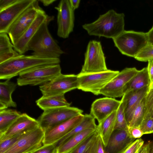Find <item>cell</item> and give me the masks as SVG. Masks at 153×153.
<instances>
[{"label":"cell","mask_w":153,"mask_h":153,"mask_svg":"<svg viewBox=\"0 0 153 153\" xmlns=\"http://www.w3.org/2000/svg\"><path fill=\"white\" fill-rule=\"evenodd\" d=\"M151 117L152 118H153V115H152Z\"/></svg>","instance_id":"50"},{"label":"cell","mask_w":153,"mask_h":153,"mask_svg":"<svg viewBox=\"0 0 153 153\" xmlns=\"http://www.w3.org/2000/svg\"><path fill=\"white\" fill-rule=\"evenodd\" d=\"M18 0H0V11L9 7Z\"/></svg>","instance_id":"40"},{"label":"cell","mask_w":153,"mask_h":153,"mask_svg":"<svg viewBox=\"0 0 153 153\" xmlns=\"http://www.w3.org/2000/svg\"><path fill=\"white\" fill-rule=\"evenodd\" d=\"M53 19V16H48L29 42L28 50L33 51L32 55L42 58H59L64 53L48 30V25Z\"/></svg>","instance_id":"2"},{"label":"cell","mask_w":153,"mask_h":153,"mask_svg":"<svg viewBox=\"0 0 153 153\" xmlns=\"http://www.w3.org/2000/svg\"><path fill=\"white\" fill-rule=\"evenodd\" d=\"M150 83L147 67L139 70L137 73L127 84L124 94L127 92H134L147 86Z\"/></svg>","instance_id":"24"},{"label":"cell","mask_w":153,"mask_h":153,"mask_svg":"<svg viewBox=\"0 0 153 153\" xmlns=\"http://www.w3.org/2000/svg\"><path fill=\"white\" fill-rule=\"evenodd\" d=\"M48 16L43 9L41 10L33 22L13 45L14 49L19 54L22 55L28 51L29 42Z\"/></svg>","instance_id":"17"},{"label":"cell","mask_w":153,"mask_h":153,"mask_svg":"<svg viewBox=\"0 0 153 153\" xmlns=\"http://www.w3.org/2000/svg\"><path fill=\"white\" fill-rule=\"evenodd\" d=\"M149 86H146L133 92H126L122 96L121 101L128 126L135 108L146 96L149 90Z\"/></svg>","instance_id":"20"},{"label":"cell","mask_w":153,"mask_h":153,"mask_svg":"<svg viewBox=\"0 0 153 153\" xmlns=\"http://www.w3.org/2000/svg\"><path fill=\"white\" fill-rule=\"evenodd\" d=\"M36 102L37 106L43 111L70 106L71 104L66 101L64 95L42 96Z\"/></svg>","instance_id":"25"},{"label":"cell","mask_w":153,"mask_h":153,"mask_svg":"<svg viewBox=\"0 0 153 153\" xmlns=\"http://www.w3.org/2000/svg\"><path fill=\"white\" fill-rule=\"evenodd\" d=\"M59 64L39 66L21 73L17 79L20 86L36 85L45 84L61 74Z\"/></svg>","instance_id":"5"},{"label":"cell","mask_w":153,"mask_h":153,"mask_svg":"<svg viewBox=\"0 0 153 153\" xmlns=\"http://www.w3.org/2000/svg\"><path fill=\"white\" fill-rule=\"evenodd\" d=\"M59 58H42L33 55H20L0 64V79H10L36 67L59 64Z\"/></svg>","instance_id":"3"},{"label":"cell","mask_w":153,"mask_h":153,"mask_svg":"<svg viewBox=\"0 0 153 153\" xmlns=\"http://www.w3.org/2000/svg\"><path fill=\"white\" fill-rule=\"evenodd\" d=\"M123 54L134 57L149 42L147 33L125 30L113 39Z\"/></svg>","instance_id":"4"},{"label":"cell","mask_w":153,"mask_h":153,"mask_svg":"<svg viewBox=\"0 0 153 153\" xmlns=\"http://www.w3.org/2000/svg\"><path fill=\"white\" fill-rule=\"evenodd\" d=\"M96 129H88L71 137L58 146L56 153H69L89 136L95 133Z\"/></svg>","instance_id":"22"},{"label":"cell","mask_w":153,"mask_h":153,"mask_svg":"<svg viewBox=\"0 0 153 153\" xmlns=\"http://www.w3.org/2000/svg\"><path fill=\"white\" fill-rule=\"evenodd\" d=\"M124 17V13L110 10L94 22L84 24L82 27L89 35L113 39L125 30Z\"/></svg>","instance_id":"1"},{"label":"cell","mask_w":153,"mask_h":153,"mask_svg":"<svg viewBox=\"0 0 153 153\" xmlns=\"http://www.w3.org/2000/svg\"><path fill=\"white\" fill-rule=\"evenodd\" d=\"M97 134L96 131L95 133L86 138L69 153H83L91 144Z\"/></svg>","instance_id":"33"},{"label":"cell","mask_w":153,"mask_h":153,"mask_svg":"<svg viewBox=\"0 0 153 153\" xmlns=\"http://www.w3.org/2000/svg\"><path fill=\"white\" fill-rule=\"evenodd\" d=\"M55 8L58 12L57 35L61 38H67L73 30L74 11L71 7L69 0H61Z\"/></svg>","instance_id":"13"},{"label":"cell","mask_w":153,"mask_h":153,"mask_svg":"<svg viewBox=\"0 0 153 153\" xmlns=\"http://www.w3.org/2000/svg\"><path fill=\"white\" fill-rule=\"evenodd\" d=\"M95 119L90 114L84 115L82 121L70 132L57 143V146L71 137L88 129L97 128Z\"/></svg>","instance_id":"27"},{"label":"cell","mask_w":153,"mask_h":153,"mask_svg":"<svg viewBox=\"0 0 153 153\" xmlns=\"http://www.w3.org/2000/svg\"><path fill=\"white\" fill-rule=\"evenodd\" d=\"M69 1L71 8L74 11L78 7L80 0H69Z\"/></svg>","instance_id":"43"},{"label":"cell","mask_w":153,"mask_h":153,"mask_svg":"<svg viewBox=\"0 0 153 153\" xmlns=\"http://www.w3.org/2000/svg\"><path fill=\"white\" fill-rule=\"evenodd\" d=\"M116 114L117 111H114L97 125L96 131L101 138L104 147L107 145L114 130Z\"/></svg>","instance_id":"23"},{"label":"cell","mask_w":153,"mask_h":153,"mask_svg":"<svg viewBox=\"0 0 153 153\" xmlns=\"http://www.w3.org/2000/svg\"><path fill=\"white\" fill-rule=\"evenodd\" d=\"M153 115V88L148 91L145 97V105L143 120Z\"/></svg>","instance_id":"32"},{"label":"cell","mask_w":153,"mask_h":153,"mask_svg":"<svg viewBox=\"0 0 153 153\" xmlns=\"http://www.w3.org/2000/svg\"><path fill=\"white\" fill-rule=\"evenodd\" d=\"M83 110L70 106L44 111L37 120L44 131L73 117L82 114Z\"/></svg>","instance_id":"7"},{"label":"cell","mask_w":153,"mask_h":153,"mask_svg":"<svg viewBox=\"0 0 153 153\" xmlns=\"http://www.w3.org/2000/svg\"><path fill=\"white\" fill-rule=\"evenodd\" d=\"M147 33L149 43L153 45V26Z\"/></svg>","instance_id":"44"},{"label":"cell","mask_w":153,"mask_h":153,"mask_svg":"<svg viewBox=\"0 0 153 153\" xmlns=\"http://www.w3.org/2000/svg\"><path fill=\"white\" fill-rule=\"evenodd\" d=\"M144 144V141L142 138L135 139L123 153H139Z\"/></svg>","instance_id":"36"},{"label":"cell","mask_w":153,"mask_h":153,"mask_svg":"<svg viewBox=\"0 0 153 153\" xmlns=\"http://www.w3.org/2000/svg\"><path fill=\"white\" fill-rule=\"evenodd\" d=\"M90 153H105L102 141L97 132L91 144Z\"/></svg>","instance_id":"34"},{"label":"cell","mask_w":153,"mask_h":153,"mask_svg":"<svg viewBox=\"0 0 153 153\" xmlns=\"http://www.w3.org/2000/svg\"><path fill=\"white\" fill-rule=\"evenodd\" d=\"M121 103V100L110 97L98 99L92 103L90 114L99 123L113 112L117 111Z\"/></svg>","instance_id":"16"},{"label":"cell","mask_w":153,"mask_h":153,"mask_svg":"<svg viewBox=\"0 0 153 153\" xmlns=\"http://www.w3.org/2000/svg\"><path fill=\"white\" fill-rule=\"evenodd\" d=\"M17 84L7 79L0 83V111L6 109L9 107L16 108L17 104L13 101L12 94L16 88Z\"/></svg>","instance_id":"21"},{"label":"cell","mask_w":153,"mask_h":153,"mask_svg":"<svg viewBox=\"0 0 153 153\" xmlns=\"http://www.w3.org/2000/svg\"><path fill=\"white\" fill-rule=\"evenodd\" d=\"M77 75L63 74L62 73L49 82L41 85L39 88L42 96L64 95L69 91L77 88Z\"/></svg>","instance_id":"9"},{"label":"cell","mask_w":153,"mask_h":153,"mask_svg":"<svg viewBox=\"0 0 153 153\" xmlns=\"http://www.w3.org/2000/svg\"><path fill=\"white\" fill-rule=\"evenodd\" d=\"M36 0H18L9 7L0 11V33H7L16 20Z\"/></svg>","instance_id":"14"},{"label":"cell","mask_w":153,"mask_h":153,"mask_svg":"<svg viewBox=\"0 0 153 153\" xmlns=\"http://www.w3.org/2000/svg\"><path fill=\"white\" fill-rule=\"evenodd\" d=\"M7 34L0 33V64L20 55L13 49V45Z\"/></svg>","instance_id":"26"},{"label":"cell","mask_w":153,"mask_h":153,"mask_svg":"<svg viewBox=\"0 0 153 153\" xmlns=\"http://www.w3.org/2000/svg\"><path fill=\"white\" fill-rule=\"evenodd\" d=\"M145 105V97L141 101L135 108L128 125L129 129L134 127L139 128L143 120Z\"/></svg>","instance_id":"29"},{"label":"cell","mask_w":153,"mask_h":153,"mask_svg":"<svg viewBox=\"0 0 153 153\" xmlns=\"http://www.w3.org/2000/svg\"><path fill=\"white\" fill-rule=\"evenodd\" d=\"M138 71L134 67L124 68L100 91V94L114 98L122 97L127 84Z\"/></svg>","instance_id":"11"},{"label":"cell","mask_w":153,"mask_h":153,"mask_svg":"<svg viewBox=\"0 0 153 153\" xmlns=\"http://www.w3.org/2000/svg\"><path fill=\"white\" fill-rule=\"evenodd\" d=\"M38 0L27 9L12 24L8 31L12 43L15 45L26 30L30 25L42 9Z\"/></svg>","instance_id":"12"},{"label":"cell","mask_w":153,"mask_h":153,"mask_svg":"<svg viewBox=\"0 0 153 153\" xmlns=\"http://www.w3.org/2000/svg\"><path fill=\"white\" fill-rule=\"evenodd\" d=\"M39 126L37 120L26 113L22 114L4 133L0 135V141L25 133Z\"/></svg>","instance_id":"18"},{"label":"cell","mask_w":153,"mask_h":153,"mask_svg":"<svg viewBox=\"0 0 153 153\" xmlns=\"http://www.w3.org/2000/svg\"><path fill=\"white\" fill-rule=\"evenodd\" d=\"M22 134H17L5 140L0 141V153H4L12 146Z\"/></svg>","instance_id":"35"},{"label":"cell","mask_w":153,"mask_h":153,"mask_svg":"<svg viewBox=\"0 0 153 153\" xmlns=\"http://www.w3.org/2000/svg\"><path fill=\"white\" fill-rule=\"evenodd\" d=\"M152 88H153V82H152L150 84L149 87L148 91Z\"/></svg>","instance_id":"48"},{"label":"cell","mask_w":153,"mask_h":153,"mask_svg":"<svg viewBox=\"0 0 153 153\" xmlns=\"http://www.w3.org/2000/svg\"><path fill=\"white\" fill-rule=\"evenodd\" d=\"M150 153H153V142H152L151 145Z\"/></svg>","instance_id":"47"},{"label":"cell","mask_w":153,"mask_h":153,"mask_svg":"<svg viewBox=\"0 0 153 153\" xmlns=\"http://www.w3.org/2000/svg\"><path fill=\"white\" fill-rule=\"evenodd\" d=\"M91 144L90 145V146H88V147L87 149L83 153H90L91 146V144Z\"/></svg>","instance_id":"46"},{"label":"cell","mask_w":153,"mask_h":153,"mask_svg":"<svg viewBox=\"0 0 153 153\" xmlns=\"http://www.w3.org/2000/svg\"><path fill=\"white\" fill-rule=\"evenodd\" d=\"M116 129L125 130L128 131L129 129L121 102L118 108L117 111L114 128V130Z\"/></svg>","instance_id":"30"},{"label":"cell","mask_w":153,"mask_h":153,"mask_svg":"<svg viewBox=\"0 0 153 153\" xmlns=\"http://www.w3.org/2000/svg\"><path fill=\"white\" fill-rule=\"evenodd\" d=\"M57 147V143L43 145L30 153H56Z\"/></svg>","instance_id":"37"},{"label":"cell","mask_w":153,"mask_h":153,"mask_svg":"<svg viewBox=\"0 0 153 153\" xmlns=\"http://www.w3.org/2000/svg\"><path fill=\"white\" fill-rule=\"evenodd\" d=\"M105 57L100 42L90 41L85 55V60L80 73L101 72L107 70Z\"/></svg>","instance_id":"8"},{"label":"cell","mask_w":153,"mask_h":153,"mask_svg":"<svg viewBox=\"0 0 153 153\" xmlns=\"http://www.w3.org/2000/svg\"><path fill=\"white\" fill-rule=\"evenodd\" d=\"M39 2L42 3L45 6H48L54 2L56 1V0H38Z\"/></svg>","instance_id":"45"},{"label":"cell","mask_w":153,"mask_h":153,"mask_svg":"<svg viewBox=\"0 0 153 153\" xmlns=\"http://www.w3.org/2000/svg\"><path fill=\"white\" fill-rule=\"evenodd\" d=\"M119 72L107 70L96 73H80L78 75V89L90 92L95 95L100 94V91Z\"/></svg>","instance_id":"6"},{"label":"cell","mask_w":153,"mask_h":153,"mask_svg":"<svg viewBox=\"0 0 153 153\" xmlns=\"http://www.w3.org/2000/svg\"><path fill=\"white\" fill-rule=\"evenodd\" d=\"M83 117V114L79 115L45 131L43 145L57 143L76 127Z\"/></svg>","instance_id":"15"},{"label":"cell","mask_w":153,"mask_h":153,"mask_svg":"<svg viewBox=\"0 0 153 153\" xmlns=\"http://www.w3.org/2000/svg\"><path fill=\"white\" fill-rule=\"evenodd\" d=\"M152 133H153V122L152 124Z\"/></svg>","instance_id":"49"},{"label":"cell","mask_w":153,"mask_h":153,"mask_svg":"<svg viewBox=\"0 0 153 153\" xmlns=\"http://www.w3.org/2000/svg\"><path fill=\"white\" fill-rule=\"evenodd\" d=\"M152 141H149L144 143L139 153H150Z\"/></svg>","instance_id":"42"},{"label":"cell","mask_w":153,"mask_h":153,"mask_svg":"<svg viewBox=\"0 0 153 153\" xmlns=\"http://www.w3.org/2000/svg\"><path fill=\"white\" fill-rule=\"evenodd\" d=\"M44 131L39 126L24 133L4 153H30L42 146Z\"/></svg>","instance_id":"10"},{"label":"cell","mask_w":153,"mask_h":153,"mask_svg":"<svg viewBox=\"0 0 153 153\" xmlns=\"http://www.w3.org/2000/svg\"><path fill=\"white\" fill-rule=\"evenodd\" d=\"M153 118L151 117L144 119L140 125L139 128L144 134H152Z\"/></svg>","instance_id":"38"},{"label":"cell","mask_w":153,"mask_h":153,"mask_svg":"<svg viewBox=\"0 0 153 153\" xmlns=\"http://www.w3.org/2000/svg\"><path fill=\"white\" fill-rule=\"evenodd\" d=\"M128 131L131 137L135 139L140 138L144 134L139 127L131 128L129 129Z\"/></svg>","instance_id":"39"},{"label":"cell","mask_w":153,"mask_h":153,"mask_svg":"<svg viewBox=\"0 0 153 153\" xmlns=\"http://www.w3.org/2000/svg\"><path fill=\"white\" fill-rule=\"evenodd\" d=\"M19 111L6 109L0 111V135L4 133L21 115Z\"/></svg>","instance_id":"28"},{"label":"cell","mask_w":153,"mask_h":153,"mask_svg":"<svg viewBox=\"0 0 153 153\" xmlns=\"http://www.w3.org/2000/svg\"><path fill=\"white\" fill-rule=\"evenodd\" d=\"M135 140L128 130H114L104 147L105 153H123Z\"/></svg>","instance_id":"19"},{"label":"cell","mask_w":153,"mask_h":153,"mask_svg":"<svg viewBox=\"0 0 153 153\" xmlns=\"http://www.w3.org/2000/svg\"><path fill=\"white\" fill-rule=\"evenodd\" d=\"M148 62L147 67L151 83L153 82V60H150Z\"/></svg>","instance_id":"41"},{"label":"cell","mask_w":153,"mask_h":153,"mask_svg":"<svg viewBox=\"0 0 153 153\" xmlns=\"http://www.w3.org/2000/svg\"><path fill=\"white\" fill-rule=\"evenodd\" d=\"M134 58L141 62H148L153 60V45L149 43Z\"/></svg>","instance_id":"31"}]
</instances>
